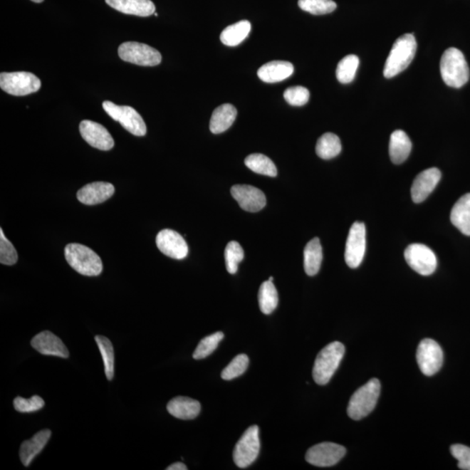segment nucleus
Masks as SVG:
<instances>
[{
	"instance_id": "4468645a",
	"label": "nucleus",
	"mask_w": 470,
	"mask_h": 470,
	"mask_svg": "<svg viewBox=\"0 0 470 470\" xmlns=\"http://www.w3.org/2000/svg\"><path fill=\"white\" fill-rule=\"evenodd\" d=\"M80 132L90 146L102 151H109L115 147V140L108 129L91 120H83L80 124Z\"/></svg>"
},
{
	"instance_id": "39448f33",
	"label": "nucleus",
	"mask_w": 470,
	"mask_h": 470,
	"mask_svg": "<svg viewBox=\"0 0 470 470\" xmlns=\"http://www.w3.org/2000/svg\"><path fill=\"white\" fill-rule=\"evenodd\" d=\"M381 393V383L378 379H371L352 395L348 407V414L352 420L366 417L374 410Z\"/></svg>"
},
{
	"instance_id": "c756f323",
	"label": "nucleus",
	"mask_w": 470,
	"mask_h": 470,
	"mask_svg": "<svg viewBox=\"0 0 470 470\" xmlns=\"http://www.w3.org/2000/svg\"><path fill=\"white\" fill-rule=\"evenodd\" d=\"M261 311L265 315H270L277 308L278 293L273 281H266L261 285L258 295Z\"/></svg>"
},
{
	"instance_id": "72a5a7b5",
	"label": "nucleus",
	"mask_w": 470,
	"mask_h": 470,
	"mask_svg": "<svg viewBox=\"0 0 470 470\" xmlns=\"http://www.w3.org/2000/svg\"><path fill=\"white\" fill-rule=\"evenodd\" d=\"M298 5L301 10L313 15L331 14L337 7L333 0H299Z\"/></svg>"
},
{
	"instance_id": "2eb2a0df",
	"label": "nucleus",
	"mask_w": 470,
	"mask_h": 470,
	"mask_svg": "<svg viewBox=\"0 0 470 470\" xmlns=\"http://www.w3.org/2000/svg\"><path fill=\"white\" fill-rule=\"evenodd\" d=\"M156 245L164 256L182 260L188 254V246L179 233L171 229H164L157 234Z\"/></svg>"
},
{
	"instance_id": "dca6fc26",
	"label": "nucleus",
	"mask_w": 470,
	"mask_h": 470,
	"mask_svg": "<svg viewBox=\"0 0 470 470\" xmlns=\"http://www.w3.org/2000/svg\"><path fill=\"white\" fill-rule=\"evenodd\" d=\"M235 201L243 210L256 213L266 206V196L258 188L249 185H235L231 188Z\"/></svg>"
},
{
	"instance_id": "4c0bfd02",
	"label": "nucleus",
	"mask_w": 470,
	"mask_h": 470,
	"mask_svg": "<svg viewBox=\"0 0 470 470\" xmlns=\"http://www.w3.org/2000/svg\"><path fill=\"white\" fill-rule=\"evenodd\" d=\"M18 253L13 243L4 234L3 229H0V263L11 266L18 261Z\"/></svg>"
},
{
	"instance_id": "b1692460",
	"label": "nucleus",
	"mask_w": 470,
	"mask_h": 470,
	"mask_svg": "<svg viewBox=\"0 0 470 470\" xmlns=\"http://www.w3.org/2000/svg\"><path fill=\"white\" fill-rule=\"evenodd\" d=\"M237 116V110L231 104L219 105L214 110L210 120V131L214 135L224 132L231 127Z\"/></svg>"
},
{
	"instance_id": "aec40b11",
	"label": "nucleus",
	"mask_w": 470,
	"mask_h": 470,
	"mask_svg": "<svg viewBox=\"0 0 470 470\" xmlns=\"http://www.w3.org/2000/svg\"><path fill=\"white\" fill-rule=\"evenodd\" d=\"M292 63L274 61L266 63L258 70V77L266 83H276L287 80L293 73Z\"/></svg>"
},
{
	"instance_id": "c85d7f7f",
	"label": "nucleus",
	"mask_w": 470,
	"mask_h": 470,
	"mask_svg": "<svg viewBox=\"0 0 470 470\" xmlns=\"http://www.w3.org/2000/svg\"><path fill=\"white\" fill-rule=\"evenodd\" d=\"M342 143L339 137L332 132L325 133L317 141L316 154L323 160H330L340 155Z\"/></svg>"
},
{
	"instance_id": "37998d69",
	"label": "nucleus",
	"mask_w": 470,
	"mask_h": 470,
	"mask_svg": "<svg viewBox=\"0 0 470 470\" xmlns=\"http://www.w3.org/2000/svg\"><path fill=\"white\" fill-rule=\"evenodd\" d=\"M31 1H33L35 3H42L44 1V0H31Z\"/></svg>"
},
{
	"instance_id": "4be33fe9",
	"label": "nucleus",
	"mask_w": 470,
	"mask_h": 470,
	"mask_svg": "<svg viewBox=\"0 0 470 470\" xmlns=\"http://www.w3.org/2000/svg\"><path fill=\"white\" fill-rule=\"evenodd\" d=\"M108 5L120 13L148 17L155 14V6L151 0H105Z\"/></svg>"
},
{
	"instance_id": "6e6552de",
	"label": "nucleus",
	"mask_w": 470,
	"mask_h": 470,
	"mask_svg": "<svg viewBox=\"0 0 470 470\" xmlns=\"http://www.w3.org/2000/svg\"><path fill=\"white\" fill-rule=\"evenodd\" d=\"M121 60L141 66H158L162 62V54L150 46L139 42H125L118 49Z\"/></svg>"
},
{
	"instance_id": "f257e3e1",
	"label": "nucleus",
	"mask_w": 470,
	"mask_h": 470,
	"mask_svg": "<svg viewBox=\"0 0 470 470\" xmlns=\"http://www.w3.org/2000/svg\"><path fill=\"white\" fill-rule=\"evenodd\" d=\"M417 43L413 34L407 33L398 38L387 57L383 74L387 78L398 75L410 65L417 53Z\"/></svg>"
},
{
	"instance_id": "393cba45",
	"label": "nucleus",
	"mask_w": 470,
	"mask_h": 470,
	"mask_svg": "<svg viewBox=\"0 0 470 470\" xmlns=\"http://www.w3.org/2000/svg\"><path fill=\"white\" fill-rule=\"evenodd\" d=\"M412 143L409 137L402 130L392 133L390 141V155L395 164H402L409 156Z\"/></svg>"
},
{
	"instance_id": "a19ab883",
	"label": "nucleus",
	"mask_w": 470,
	"mask_h": 470,
	"mask_svg": "<svg viewBox=\"0 0 470 470\" xmlns=\"http://www.w3.org/2000/svg\"><path fill=\"white\" fill-rule=\"evenodd\" d=\"M452 456L458 461V467L470 470V448L461 444H454L450 448Z\"/></svg>"
},
{
	"instance_id": "f03ea898",
	"label": "nucleus",
	"mask_w": 470,
	"mask_h": 470,
	"mask_svg": "<svg viewBox=\"0 0 470 470\" xmlns=\"http://www.w3.org/2000/svg\"><path fill=\"white\" fill-rule=\"evenodd\" d=\"M441 75L450 88H460L469 80V68L464 53L459 49H446L440 63Z\"/></svg>"
},
{
	"instance_id": "e433bc0d",
	"label": "nucleus",
	"mask_w": 470,
	"mask_h": 470,
	"mask_svg": "<svg viewBox=\"0 0 470 470\" xmlns=\"http://www.w3.org/2000/svg\"><path fill=\"white\" fill-rule=\"evenodd\" d=\"M249 364V359L248 355L244 354L238 355L232 362L229 364V366L224 368L222 371L221 377L226 381H230L239 376L244 374V372L248 368Z\"/></svg>"
},
{
	"instance_id": "7ed1b4c3",
	"label": "nucleus",
	"mask_w": 470,
	"mask_h": 470,
	"mask_svg": "<svg viewBox=\"0 0 470 470\" xmlns=\"http://www.w3.org/2000/svg\"><path fill=\"white\" fill-rule=\"evenodd\" d=\"M65 257L68 264L82 276H98L103 270L100 257L84 245L70 243L66 246Z\"/></svg>"
},
{
	"instance_id": "412c9836",
	"label": "nucleus",
	"mask_w": 470,
	"mask_h": 470,
	"mask_svg": "<svg viewBox=\"0 0 470 470\" xmlns=\"http://www.w3.org/2000/svg\"><path fill=\"white\" fill-rule=\"evenodd\" d=\"M52 436L50 429H43L35 434L29 440L23 442L19 450V456L24 466L28 467L34 458L45 448Z\"/></svg>"
},
{
	"instance_id": "cd10ccee",
	"label": "nucleus",
	"mask_w": 470,
	"mask_h": 470,
	"mask_svg": "<svg viewBox=\"0 0 470 470\" xmlns=\"http://www.w3.org/2000/svg\"><path fill=\"white\" fill-rule=\"evenodd\" d=\"M251 31V24L248 21H241L233 24L223 30L221 41L225 46H236L244 41Z\"/></svg>"
},
{
	"instance_id": "c03bdc74",
	"label": "nucleus",
	"mask_w": 470,
	"mask_h": 470,
	"mask_svg": "<svg viewBox=\"0 0 470 470\" xmlns=\"http://www.w3.org/2000/svg\"><path fill=\"white\" fill-rule=\"evenodd\" d=\"M273 278L271 276V277L269 278V280H268V281H273Z\"/></svg>"
},
{
	"instance_id": "ddd939ff",
	"label": "nucleus",
	"mask_w": 470,
	"mask_h": 470,
	"mask_svg": "<svg viewBox=\"0 0 470 470\" xmlns=\"http://www.w3.org/2000/svg\"><path fill=\"white\" fill-rule=\"evenodd\" d=\"M346 449L343 446L323 442L313 446L306 454V460L317 467H331L343 459L346 454Z\"/></svg>"
},
{
	"instance_id": "c9c22d12",
	"label": "nucleus",
	"mask_w": 470,
	"mask_h": 470,
	"mask_svg": "<svg viewBox=\"0 0 470 470\" xmlns=\"http://www.w3.org/2000/svg\"><path fill=\"white\" fill-rule=\"evenodd\" d=\"M244 258V251L237 241H230L225 249V260L227 272L236 273L238 266Z\"/></svg>"
},
{
	"instance_id": "20e7f679",
	"label": "nucleus",
	"mask_w": 470,
	"mask_h": 470,
	"mask_svg": "<svg viewBox=\"0 0 470 470\" xmlns=\"http://www.w3.org/2000/svg\"><path fill=\"white\" fill-rule=\"evenodd\" d=\"M345 354L343 343L334 342L321 350L315 359L313 377L319 385H326L334 375Z\"/></svg>"
},
{
	"instance_id": "5701e85b",
	"label": "nucleus",
	"mask_w": 470,
	"mask_h": 470,
	"mask_svg": "<svg viewBox=\"0 0 470 470\" xmlns=\"http://www.w3.org/2000/svg\"><path fill=\"white\" fill-rule=\"evenodd\" d=\"M167 409L172 417L182 420H193L201 412V403L189 397H177L168 402Z\"/></svg>"
},
{
	"instance_id": "423d86ee",
	"label": "nucleus",
	"mask_w": 470,
	"mask_h": 470,
	"mask_svg": "<svg viewBox=\"0 0 470 470\" xmlns=\"http://www.w3.org/2000/svg\"><path fill=\"white\" fill-rule=\"evenodd\" d=\"M102 105L105 113L113 120L120 122L125 130L135 136L146 135L147 125L135 108L127 105H118L111 101H104Z\"/></svg>"
},
{
	"instance_id": "bb28decb",
	"label": "nucleus",
	"mask_w": 470,
	"mask_h": 470,
	"mask_svg": "<svg viewBox=\"0 0 470 470\" xmlns=\"http://www.w3.org/2000/svg\"><path fill=\"white\" fill-rule=\"evenodd\" d=\"M323 248L318 238H313L304 249V269L309 276H315L323 261Z\"/></svg>"
},
{
	"instance_id": "f8f14e48",
	"label": "nucleus",
	"mask_w": 470,
	"mask_h": 470,
	"mask_svg": "<svg viewBox=\"0 0 470 470\" xmlns=\"http://www.w3.org/2000/svg\"><path fill=\"white\" fill-rule=\"evenodd\" d=\"M366 252V227L362 222H355L348 234L345 261L351 268L362 263Z\"/></svg>"
},
{
	"instance_id": "a878e982",
	"label": "nucleus",
	"mask_w": 470,
	"mask_h": 470,
	"mask_svg": "<svg viewBox=\"0 0 470 470\" xmlns=\"http://www.w3.org/2000/svg\"><path fill=\"white\" fill-rule=\"evenodd\" d=\"M450 219L458 230L470 236V193L462 196L454 204Z\"/></svg>"
},
{
	"instance_id": "ea45409f",
	"label": "nucleus",
	"mask_w": 470,
	"mask_h": 470,
	"mask_svg": "<svg viewBox=\"0 0 470 470\" xmlns=\"http://www.w3.org/2000/svg\"><path fill=\"white\" fill-rule=\"evenodd\" d=\"M14 405L18 412L31 413L41 410L45 406V402L38 395H33L30 399L18 397L14 399Z\"/></svg>"
},
{
	"instance_id": "0eeeda50",
	"label": "nucleus",
	"mask_w": 470,
	"mask_h": 470,
	"mask_svg": "<svg viewBox=\"0 0 470 470\" xmlns=\"http://www.w3.org/2000/svg\"><path fill=\"white\" fill-rule=\"evenodd\" d=\"M41 86V80L31 73L15 72L0 74V88L11 95H28L38 92Z\"/></svg>"
},
{
	"instance_id": "58836bf2",
	"label": "nucleus",
	"mask_w": 470,
	"mask_h": 470,
	"mask_svg": "<svg viewBox=\"0 0 470 470\" xmlns=\"http://www.w3.org/2000/svg\"><path fill=\"white\" fill-rule=\"evenodd\" d=\"M310 93L304 86H292L284 92V99L293 107H301L308 103Z\"/></svg>"
},
{
	"instance_id": "9b49d317",
	"label": "nucleus",
	"mask_w": 470,
	"mask_h": 470,
	"mask_svg": "<svg viewBox=\"0 0 470 470\" xmlns=\"http://www.w3.org/2000/svg\"><path fill=\"white\" fill-rule=\"evenodd\" d=\"M417 359L422 374L432 376L441 370L444 363V352L440 345L434 340L425 339L419 344Z\"/></svg>"
},
{
	"instance_id": "1a4fd4ad",
	"label": "nucleus",
	"mask_w": 470,
	"mask_h": 470,
	"mask_svg": "<svg viewBox=\"0 0 470 470\" xmlns=\"http://www.w3.org/2000/svg\"><path fill=\"white\" fill-rule=\"evenodd\" d=\"M261 442L258 426H251L243 434L234 450V461L239 468L249 467L260 453Z\"/></svg>"
},
{
	"instance_id": "7c9ffc66",
	"label": "nucleus",
	"mask_w": 470,
	"mask_h": 470,
	"mask_svg": "<svg viewBox=\"0 0 470 470\" xmlns=\"http://www.w3.org/2000/svg\"><path fill=\"white\" fill-rule=\"evenodd\" d=\"M245 164L256 174L276 177L277 168L271 160L261 154L251 155L245 159Z\"/></svg>"
},
{
	"instance_id": "f704fd0d",
	"label": "nucleus",
	"mask_w": 470,
	"mask_h": 470,
	"mask_svg": "<svg viewBox=\"0 0 470 470\" xmlns=\"http://www.w3.org/2000/svg\"><path fill=\"white\" fill-rule=\"evenodd\" d=\"M224 338L222 332L214 333V334L207 336L201 340L194 352L193 357L195 360H202L207 357L216 350L218 345Z\"/></svg>"
},
{
	"instance_id": "a211bd4d",
	"label": "nucleus",
	"mask_w": 470,
	"mask_h": 470,
	"mask_svg": "<svg viewBox=\"0 0 470 470\" xmlns=\"http://www.w3.org/2000/svg\"><path fill=\"white\" fill-rule=\"evenodd\" d=\"M442 174L436 167L429 168L421 172L414 180L411 194L414 203H421L425 201L432 193L437 184L440 182Z\"/></svg>"
},
{
	"instance_id": "79ce46f5",
	"label": "nucleus",
	"mask_w": 470,
	"mask_h": 470,
	"mask_svg": "<svg viewBox=\"0 0 470 470\" xmlns=\"http://www.w3.org/2000/svg\"><path fill=\"white\" fill-rule=\"evenodd\" d=\"M187 467L182 462H175V464H172L169 467L167 468V470H187Z\"/></svg>"
},
{
	"instance_id": "f3484780",
	"label": "nucleus",
	"mask_w": 470,
	"mask_h": 470,
	"mask_svg": "<svg viewBox=\"0 0 470 470\" xmlns=\"http://www.w3.org/2000/svg\"><path fill=\"white\" fill-rule=\"evenodd\" d=\"M31 347L44 355L68 358L69 351L58 336L50 331H43L31 340Z\"/></svg>"
},
{
	"instance_id": "2f4dec72",
	"label": "nucleus",
	"mask_w": 470,
	"mask_h": 470,
	"mask_svg": "<svg viewBox=\"0 0 470 470\" xmlns=\"http://www.w3.org/2000/svg\"><path fill=\"white\" fill-rule=\"evenodd\" d=\"M95 340L103 358L105 375L111 381L115 376V350L113 344L107 337L102 335H97Z\"/></svg>"
},
{
	"instance_id": "473e14b6",
	"label": "nucleus",
	"mask_w": 470,
	"mask_h": 470,
	"mask_svg": "<svg viewBox=\"0 0 470 470\" xmlns=\"http://www.w3.org/2000/svg\"><path fill=\"white\" fill-rule=\"evenodd\" d=\"M359 64L360 60L356 55L350 54L343 58L337 66V80L343 84L350 83L355 77Z\"/></svg>"
},
{
	"instance_id": "6ab92c4d",
	"label": "nucleus",
	"mask_w": 470,
	"mask_h": 470,
	"mask_svg": "<svg viewBox=\"0 0 470 470\" xmlns=\"http://www.w3.org/2000/svg\"><path fill=\"white\" fill-rule=\"evenodd\" d=\"M115 188L108 182H93L88 184L78 191L77 198L85 205H97L103 203L111 198L115 194Z\"/></svg>"
},
{
	"instance_id": "9d476101",
	"label": "nucleus",
	"mask_w": 470,
	"mask_h": 470,
	"mask_svg": "<svg viewBox=\"0 0 470 470\" xmlns=\"http://www.w3.org/2000/svg\"><path fill=\"white\" fill-rule=\"evenodd\" d=\"M404 256L410 268L422 276H428L436 271L437 258L429 246L419 243L411 244L406 249Z\"/></svg>"
}]
</instances>
